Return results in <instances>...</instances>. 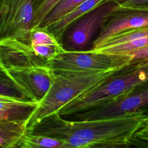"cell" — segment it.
<instances>
[{"mask_svg": "<svg viewBox=\"0 0 148 148\" xmlns=\"http://www.w3.org/2000/svg\"><path fill=\"white\" fill-rule=\"evenodd\" d=\"M148 80V61L131 62L83 92L57 113L63 117L85 112L111 102Z\"/></svg>", "mask_w": 148, "mask_h": 148, "instance_id": "2", "label": "cell"}, {"mask_svg": "<svg viewBox=\"0 0 148 148\" xmlns=\"http://www.w3.org/2000/svg\"><path fill=\"white\" fill-rule=\"evenodd\" d=\"M119 5L106 0L75 21L66 35V45L70 50H82L90 43L98 29L101 28Z\"/></svg>", "mask_w": 148, "mask_h": 148, "instance_id": "8", "label": "cell"}, {"mask_svg": "<svg viewBox=\"0 0 148 148\" xmlns=\"http://www.w3.org/2000/svg\"><path fill=\"white\" fill-rule=\"evenodd\" d=\"M40 105L21 97L0 95V121H14L28 124Z\"/></svg>", "mask_w": 148, "mask_h": 148, "instance_id": "11", "label": "cell"}, {"mask_svg": "<svg viewBox=\"0 0 148 148\" xmlns=\"http://www.w3.org/2000/svg\"><path fill=\"white\" fill-rule=\"evenodd\" d=\"M130 144H119L101 146L97 148H130Z\"/></svg>", "mask_w": 148, "mask_h": 148, "instance_id": "21", "label": "cell"}, {"mask_svg": "<svg viewBox=\"0 0 148 148\" xmlns=\"http://www.w3.org/2000/svg\"><path fill=\"white\" fill-rule=\"evenodd\" d=\"M38 0H0V36L30 44Z\"/></svg>", "mask_w": 148, "mask_h": 148, "instance_id": "5", "label": "cell"}, {"mask_svg": "<svg viewBox=\"0 0 148 148\" xmlns=\"http://www.w3.org/2000/svg\"><path fill=\"white\" fill-rule=\"evenodd\" d=\"M22 98L40 102L54 82V72L47 66L1 69Z\"/></svg>", "mask_w": 148, "mask_h": 148, "instance_id": "6", "label": "cell"}, {"mask_svg": "<svg viewBox=\"0 0 148 148\" xmlns=\"http://www.w3.org/2000/svg\"><path fill=\"white\" fill-rule=\"evenodd\" d=\"M115 71L92 73L53 71V83L31 118L28 130L47 116L57 113L62 107Z\"/></svg>", "mask_w": 148, "mask_h": 148, "instance_id": "3", "label": "cell"}, {"mask_svg": "<svg viewBox=\"0 0 148 148\" xmlns=\"http://www.w3.org/2000/svg\"><path fill=\"white\" fill-rule=\"evenodd\" d=\"M147 36H148V27L131 29L119 33L106 40L99 46L91 49L125 43Z\"/></svg>", "mask_w": 148, "mask_h": 148, "instance_id": "16", "label": "cell"}, {"mask_svg": "<svg viewBox=\"0 0 148 148\" xmlns=\"http://www.w3.org/2000/svg\"><path fill=\"white\" fill-rule=\"evenodd\" d=\"M61 1V0H38L34 10L32 30L38 28L44 18Z\"/></svg>", "mask_w": 148, "mask_h": 148, "instance_id": "18", "label": "cell"}, {"mask_svg": "<svg viewBox=\"0 0 148 148\" xmlns=\"http://www.w3.org/2000/svg\"><path fill=\"white\" fill-rule=\"evenodd\" d=\"M28 131V124L0 121V148H20Z\"/></svg>", "mask_w": 148, "mask_h": 148, "instance_id": "14", "label": "cell"}, {"mask_svg": "<svg viewBox=\"0 0 148 148\" xmlns=\"http://www.w3.org/2000/svg\"><path fill=\"white\" fill-rule=\"evenodd\" d=\"M148 27V6H121L102 26L91 49L95 48L113 36L131 29Z\"/></svg>", "mask_w": 148, "mask_h": 148, "instance_id": "9", "label": "cell"}, {"mask_svg": "<svg viewBox=\"0 0 148 148\" xmlns=\"http://www.w3.org/2000/svg\"><path fill=\"white\" fill-rule=\"evenodd\" d=\"M148 112V80L109 103L68 117L73 120H92Z\"/></svg>", "mask_w": 148, "mask_h": 148, "instance_id": "7", "label": "cell"}, {"mask_svg": "<svg viewBox=\"0 0 148 148\" xmlns=\"http://www.w3.org/2000/svg\"><path fill=\"white\" fill-rule=\"evenodd\" d=\"M37 66L47 65L36 56L30 44L12 37L1 38V69Z\"/></svg>", "mask_w": 148, "mask_h": 148, "instance_id": "10", "label": "cell"}, {"mask_svg": "<svg viewBox=\"0 0 148 148\" xmlns=\"http://www.w3.org/2000/svg\"><path fill=\"white\" fill-rule=\"evenodd\" d=\"M144 113L92 120H73L57 113L50 114L28 130V132L57 139L59 148H97L130 144L139 128Z\"/></svg>", "mask_w": 148, "mask_h": 148, "instance_id": "1", "label": "cell"}, {"mask_svg": "<svg viewBox=\"0 0 148 148\" xmlns=\"http://www.w3.org/2000/svg\"><path fill=\"white\" fill-rule=\"evenodd\" d=\"M121 6H148V0H113Z\"/></svg>", "mask_w": 148, "mask_h": 148, "instance_id": "20", "label": "cell"}, {"mask_svg": "<svg viewBox=\"0 0 148 148\" xmlns=\"http://www.w3.org/2000/svg\"><path fill=\"white\" fill-rule=\"evenodd\" d=\"M86 0H61L47 14L38 28L47 29ZM37 29V28H36Z\"/></svg>", "mask_w": 148, "mask_h": 148, "instance_id": "15", "label": "cell"}, {"mask_svg": "<svg viewBox=\"0 0 148 148\" xmlns=\"http://www.w3.org/2000/svg\"><path fill=\"white\" fill-rule=\"evenodd\" d=\"M20 148H32V147H31L29 145L23 142V143L21 145Z\"/></svg>", "mask_w": 148, "mask_h": 148, "instance_id": "22", "label": "cell"}, {"mask_svg": "<svg viewBox=\"0 0 148 148\" xmlns=\"http://www.w3.org/2000/svg\"><path fill=\"white\" fill-rule=\"evenodd\" d=\"M106 0H86L47 29L61 42L65 32L75 21Z\"/></svg>", "mask_w": 148, "mask_h": 148, "instance_id": "13", "label": "cell"}, {"mask_svg": "<svg viewBox=\"0 0 148 148\" xmlns=\"http://www.w3.org/2000/svg\"><path fill=\"white\" fill-rule=\"evenodd\" d=\"M23 143L32 148H59L64 144L63 142L51 137L30 134L27 132L24 137Z\"/></svg>", "mask_w": 148, "mask_h": 148, "instance_id": "17", "label": "cell"}, {"mask_svg": "<svg viewBox=\"0 0 148 148\" xmlns=\"http://www.w3.org/2000/svg\"><path fill=\"white\" fill-rule=\"evenodd\" d=\"M131 144L148 148V112L144 113L141 124L131 140Z\"/></svg>", "mask_w": 148, "mask_h": 148, "instance_id": "19", "label": "cell"}, {"mask_svg": "<svg viewBox=\"0 0 148 148\" xmlns=\"http://www.w3.org/2000/svg\"><path fill=\"white\" fill-rule=\"evenodd\" d=\"M129 53L107 54L91 50L64 49L49 64L54 72L92 73L119 70L129 65Z\"/></svg>", "mask_w": 148, "mask_h": 148, "instance_id": "4", "label": "cell"}, {"mask_svg": "<svg viewBox=\"0 0 148 148\" xmlns=\"http://www.w3.org/2000/svg\"><path fill=\"white\" fill-rule=\"evenodd\" d=\"M30 45L36 56L48 66L52 59L64 49L62 43L48 29L37 28L32 30Z\"/></svg>", "mask_w": 148, "mask_h": 148, "instance_id": "12", "label": "cell"}]
</instances>
